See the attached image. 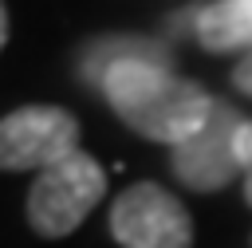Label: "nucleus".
<instances>
[{
	"label": "nucleus",
	"mask_w": 252,
	"mask_h": 248,
	"mask_svg": "<svg viewBox=\"0 0 252 248\" xmlns=\"http://www.w3.org/2000/svg\"><path fill=\"white\" fill-rule=\"evenodd\" d=\"M98 94L110 102V110L142 138L165 142L169 150L185 138H193L205 118L213 114V94L181 79L177 67L150 63V59H122L106 71Z\"/></svg>",
	"instance_id": "nucleus-1"
},
{
	"label": "nucleus",
	"mask_w": 252,
	"mask_h": 248,
	"mask_svg": "<svg viewBox=\"0 0 252 248\" xmlns=\"http://www.w3.org/2000/svg\"><path fill=\"white\" fill-rule=\"evenodd\" d=\"M102 197H106V173L91 154L79 150L67 161L35 173L28 189V224L43 240H63L94 213Z\"/></svg>",
	"instance_id": "nucleus-2"
},
{
	"label": "nucleus",
	"mask_w": 252,
	"mask_h": 248,
	"mask_svg": "<svg viewBox=\"0 0 252 248\" xmlns=\"http://www.w3.org/2000/svg\"><path fill=\"white\" fill-rule=\"evenodd\" d=\"M79 154V122L63 106H20L0 118V169H51Z\"/></svg>",
	"instance_id": "nucleus-3"
},
{
	"label": "nucleus",
	"mask_w": 252,
	"mask_h": 248,
	"mask_svg": "<svg viewBox=\"0 0 252 248\" xmlns=\"http://www.w3.org/2000/svg\"><path fill=\"white\" fill-rule=\"evenodd\" d=\"M110 232L122 248H193L185 205L158 181H134L110 205Z\"/></svg>",
	"instance_id": "nucleus-4"
},
{
	"label": "nucleus",
	"mask_w": 252,
	"mask_h": 248,
	"mask_svg": "<svg viewBox=\"0 0 252 248\" xmlns=\"http://www.w3.org/2000/svg\"><path fill=\"white\" fill-rule=\"evenodd\" d=\"M244 114L228 102H213V114L205 118V126L177 142L169 150V165L177 173V181L193 193H217L228 181H236L240 161H236V130H240Z\"/></svg>",
	"instance_id": "nucleus-5"
},
{
	"label": "nucleus",
	"mask_w": 252,
	"mask_h": 248,
	"mask_svg": "<svg viewBox=\"0 0 252 248\" xmlns=\"http://www.w3.org/2000/svg\"><path fill=\"white\" fill-rule=\"evenodd\" d=\"M122 59H150V63H165V67H177L173 59V47L165 39H154V35H134V31H106V35H94L87 43H79L75 51V75L79 83H87L91 91L102 87L106 71Z\"/></svg>",
	"instance_id": "nucleus-6"
},
{
	"label": "nucleus",
	"mask_w": 252,
	"mask_h": 248,
	"mask_svg": "<svg viewBox=\"0 0 252 248\" xmlns=\"http://www.w3.org/2000/svg\"><path fill=\"white\" fill-rule=\"evenodd\" d=\"M193 39L205 51H252V0L197 4Z\"/></svg>",
	"instance_id": "nucleus-7"
},
{
	"label": "nucleus",
	"mask_w": 252,
	"mask_h": 248,
	"mask_svg": "<svg viewBox=\"0 0 252 248\" xmlns=\"http://www.w3.org/2000/svg\"><path fill=\"white\" fill-rule=\"evenodd\" d=\"M236 161H240V173H244V201L252 209V118H244L240 130H236Z\"/></svg>",
	"instance_id": "nucleus-8"
},
{
	"label": "nucleus",
	"mask_w": 252,
	"mask_h": 248,
	"mask_svg": "<svg viewBox=\"0 0 252 248\" xmlns=\"http://www.w3.org/2000/svg\"><path fill=\"white\" fill-rule=\"evenodd\" d=\"M232 87H236L240 94H248V98H252V51H244V55H240V63L232 67Z\"/></svg>",
	"instance_id": "nucleus-9"
},
{
	"label": "nucleus",
	"mask_w": 252,
	"mask_h": 248,
	"mask_svg": "<svg viewBox=\"0 0 252 248\" xmlns=\"http://www.w3.org/2000/svg\"><path fill=\"white\" fill-rule=\"evenodd\" d=\"M8 43V8H4V0H0V47Z\"/></svg>",
	"instance_id": "nucleus-10"
}]
</instances>
